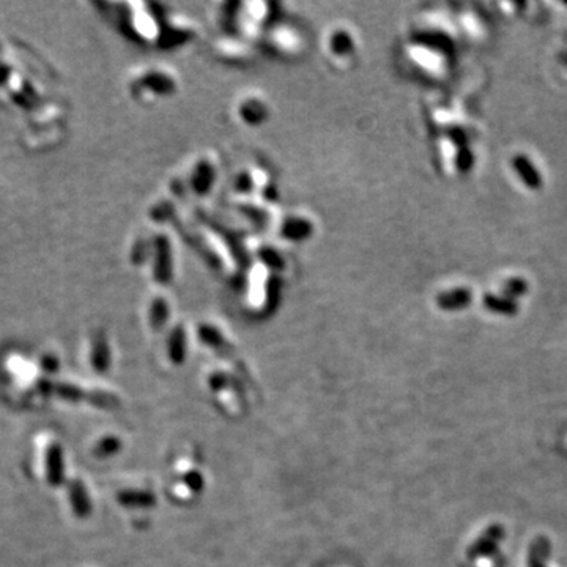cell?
I'll return each mask as SVG.
<instances>
[{"label":"cell","instance_id":"cell-4","mask_svg":"<svg viewBox=\"0 0 567 567\" xmlns=\"http://www.w3.org/2000/svg\"><path fill=\"white\" fill-rule=\"evenodd\" d=\"M109 348H107V343L103 337H98L92 347V365L98 374H104V372L109 369Z\"/></svg>","mask_w":567,"mask_h":567},{"label":"cell","instance_id":"cell-5","mask_svg":"<svg viewBox=\"0 0 567 567\" xmlns=\"http://www.w3.org/2000/svg\"><path fill=\"white\" fill-rule=\"evenodd\" d=\"M117 501L121 506L142 507L153 505V497L147 492L138 490H121L117 493Z\"/></svg>","mask_w":567,"mask_h":567},{"label":"cell","instance_id":"cell-6","mask_svg":"<svg viewBox=\"0 0 567 567\" xmlns=\"http://www.w3.org/2000/svg\"><path fill=\"white\" fill-rule=\"evenodd\" d=\"M121 449V441L117 436H104L93 448V456L97 458H107L116 456Z\"/></svg>","mask_w":567,"mask_h":567},{"label":"cell","instance_id":"cell-2","mask_svg":"<svg viewBox=\"0 0 567 567\" xmlns=\"http://www.w3.org/2000/svg\"><path fill=\"white\" fill-rule=\"evenodd\" d=\"M46 478L53 487H60L65 480V457L59 443H51L46 449Z\"/></svg>","mask_w":567,"mask_h":567},{"label":"cell","instance_id":"cell-3","mask_svg":"<svg viewBox=\"0 0 567 567\" xmlns=\"http://www.w3.org/2000/svg\"><path fill=\"white\" fill-rule=\"evenodd\" d=\"M68 498L73 512L79 519H87L92 514V500L87 487L84 485L81 479H71L68 484Z\"/></svg>","mask_w":567,"mask_h":567},{"label":"cell","instance_id":"cell-1","mask_svg":"<svg viewBox=\"0 0 567 567\" xmlns=\"http://www.w3.org/2000/svg\"><path fill=\"white\" fill-rule=\"evenodd\" d=\"M37 387L41 394H46V396H54L68 402H85V404L97 408H104V410H114L120 404V400L114 394L104 391H87L75 385L53 382V380H41Z\"/></svg>","mask_w":567,"mask_h":567},{"label":"cell","instance_id":"cell-7","mask_svg":"<svg viewBox=\"0 0 567 567\" xmlns=\"http://www.w3.org/2000/svg\"><path fill=\"white\" fill-rule=\"evenodd\" d=\"M43 368H45L48 372H55L57 361L54 360V358H45V360H43Z\"/></svg>","mask_w":567,"mask_h":567}]
</instances>
